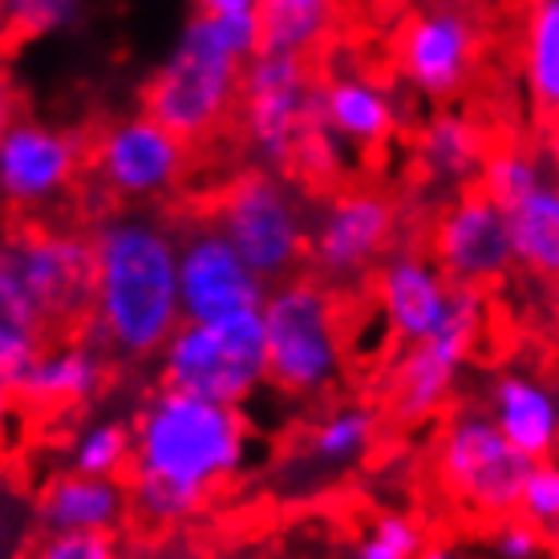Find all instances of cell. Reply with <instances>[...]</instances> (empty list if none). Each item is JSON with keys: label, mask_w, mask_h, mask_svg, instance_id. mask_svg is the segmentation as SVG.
<instances>
[{"label": "cell", "mask_w": 559, "mask_h": 559, "mask_svg": "<svg viewBox=\"0 0 559 559\" xmlns=\"http://www.w3.org/2000/svg\"><path fill=\"white\" fill-rule=\"evenodd\" d=\"M248 421L239 406H219L195 393L158 390L134 414L130 495L146 527H175L199 515L243 471Z\"/></svg>", "instance_id": "6da1fadb"}, {"label": "cell", "mask_w": 559, "mask_h": 559, "mask_svg": "<svg viewBox=\"0 0 559 559\" xmlns=\"http://www.w3.org/2000/svg\"><path fill=\"white\" fill-rule=\"evenodd\" d=\"M90 341L114 361L158 357L182 324L179 224L151 207H118L94 227Z\"/></svg>", "instance_id": "7a4b0ae2"}, {"label": "cell", "mask_w": 559, "mask_h": 559, "mask_svg": "<svg viewBox=\"0 0 559 559\" xmlns=\"http://www.w3.org/2000/svg\"><path fill=\"white\" fill-rule=\"evenodd\" d=\"M264 49L260 13H191L142 85V110L187 146H203L239 114L243 70Z\"/></svg>", "instance_id": "3957f363"}, {"label": "cell", "mask_w": 559, "mask_h": 559, "mask_svg": "<svg viewBox=\"0 0 559 559\" xmlns=\"http://www.w3.org/2000/svg\"><path fill=\"white\" fill-rule=\"evenodd\" d=\"M94 300V239L45 224L16 227L0 252V321L33 333L73 336L90 324Z\"/></svg>", "instance_id": "277c9868"}, {"label": "cell", "mask_w": 559, "mask_h": 559, "mask_svg": "<svg viewBox=\"0 0 559 559\" xmlns=\"http://www.w3.org/2000/svg\"><path fill=\"white\" fill-rule=\"evenodd\" d=\"M341 293L312 272L272 284L264 300L267 333V385L288 397L329 393L345 373L341 341Z\"/></svg>", "instance_id": "5b68a950"}, {"label": "cell", "mask_w": 559, "mask_h": 559, "mask_svg": "<svg viewBox=\"0 0 559 559\" xmlns=\"http://www.w3.org/2000/svg\"><path fill=\"white\" fill-rule=\"evenodd\" d=\"M158 385L219 406H243L267 385L264 308L224 321H182L158 353Z\"/></svg>", "instance_id": "8992f818"}, {"label": "cell", "mask_w": 559, "mask_h": 559, "mask_svg": "<svg viewBox=\"0 0 559 559\" xmlns=\"http://www.w3.org/2000/svg\"><path fill=\"white\" fill-rule=\"evenodd\" d=\"M211 219L267 284L296 276L308 264L312 211L284 170H239L211 203Z\"/></svg>", "instance_id": "52a82bcc"}, {"label": "cell", "mask_w": 559, "mask_h": 559, "mask_svg": "<svg viewBox=\"0 0 559 559\" xmlns=\"http://www.w3.org/2000/svg\"><path fill=\"white\" fill-rule=\"evenodd\" d=\"M236 118L260 167H296L305 139L321 127V85L312 82L305 57L260 49L243 70Z\"/></svg>", "instance_id": "ba28073f"}, {"label": "cell", "mask_w": 559, "mask_h": 559, "mask_svg": "<svg viewBox=\"0 0 559 559\" xmlns=\"http://www.w3.org/2000/svg\"><path fill=\"white\" fill-rule=\"evenodd\" d=\"M433 462L450 499H459L471 515L487 523L519 515V499L535 466V459L507 442V433L495 426L487 409L475 406L459 409L442 426Z\"/></svg>", "instance_id": "9c48e42d"}, {"label": "cell", "mask_w": 559, "mask_h": 559, "mask_svg": "<svg viewBox=\"0 0 559 559\" xmlns=\"http://www.w3.org/2000/svg\"><path fill=\"white\" fill-rule=\"evenodd\" d=\"M397 239V203L378 187H345L312 211L308 272L345 293L373 280Z\"/></svg>", "instance_id": "30bf717a"}, {"label": "cell", "mask_w": 559, "mask_h": 559, "mask_svg": "<svg viewBox=\"0 0 559 559\" xmlns=\"http://www.w3.org/2000/svg\"><path fill=\"white\" fill-rule=\"evenodd\" d=\"M187 167H191V146L146 110L110 122L90 151V170L98 187L122 207H146L170 199L187 179Z\"/></svg>", "instance_id": "8fae6325"}, {"label": "cell", "mask_w": 559, "mask_h": 559, "mask_svg": "<svg viewBox=\"0 0 559 559\" xmlns=\"http://www.w3.org/2000/svg\"><path fill=\"white\" fill-rule=\"evenodd\" d=\"M179 293L182 321H224L236 312H260L272 293L224 227L207 215H179Z\"/></svg>", "instance_id": "7c38bea8"}, {"label": "cell", "mask_w": 559, "mask_h": 559, "mask_svg": "<svg viewBox=\"0 0 559 559\" xmlns=\"http://www.w3.org/2000/svg\"><path fill=\"white\" fill-rule=\"evenodd\" d=\"M483 317H487L483 288H459L447 324L426 336V341H418V345H406L402 361L393 365V418L406 421V426H418V421H430L438 409L447 406L462 369L475 353L478 336H483Z\"/></svg>", "instance_id": "4fadbf2b"}, {"label": "cell", "mask_w": 559, "mask_h": 559, "mask_svg": "<svg viewBox=\"0 0 559 559\" xmlns=\"http://www.w3.org/2000/svg\"><path fill=\"white\" fill-rule=\"evenodd\" d=\"M478 49H483V28L459 0H430L406 13L393 45L402 82L426 102L459 98L475 78Z\"/></svg>", "instance_id": "5bb4252c"}, {"label": "cell", "mask_w": 559, "mask_h": 559, "mask_svg": "<svg viewBox=\"0 0 559 559\" xmlns=\"http://www.w3.org/2000/svg\"><path fill=\"white\" fill-rule=\"evenodd\" d=\"M426 252L459 288H487L515 264L507 215L483 187H466L438 211Z\"/></svg>", "instance_id": "9a60e30c"}, {"label": "cell", "mask_w": 559, "mask_h": 559, "mask_svg": "<svg viewBox=\"0 0 559 559\" xmlns=\"http://www.w3.org/2000/svg\"><path fill=\"white\" fill-rule=\"evenodd\" d=\"M82 170V146L66 130L13 118L0 134V195L9 211H41L66 195Z\"/></svg>", "instance_id": "2e32d148"}, {"label": "cell", "mask_w": 559, "mask_h": 559, "mask_svg": "<svg viewBox=\"0 0 559 559\" xmlns=\"http://www.w3.org/2000/svg\"><path fill=\"white\" fill-rule=\"evenodd\" d=\"M454 293L459 284L438 267V260L414 248H393L373 272V296H378L381 317L402 345H418L430 333H438L454 308Z\"/></svg>", "instance_id": "e0dca14e"}, {"label": "cell", "mask_w": 559, "mask_h": 559, "mask_svg": "<svg viewBox=\"0 0 559 559\" xmlns=\"http://www.w3.org/2000/svg\"><path fill=\"white\" fill-rule=\"evenodd\" d=\"M110 353L102 349L98 341H61V345H49L41 353V361L25 373V381L16 385L9 397L21 402V406L33 409H66V406H85L94 402L106 381H110Z\"/></svg>", "instance_id": "ac0fdd59"}, {"label": "cell", "mask_w": 559, "mask_h": 559, "mask_svg": "<svg viewBox=\"0 0 559 559\" xmlns=\"http://www.w3.org/2000/svg\"><path fill=\"white\" fill-rule=\"evenodd\" d=\"M487 414L527 459L544 462L559 454V393L547 381L532 373H499L487 390Z\"/></svg>", "instance_id": "d6986e66"}, {"label": "cell", "mask_w": 559, "mask_h": 559, "mask_svg": "<svg viewBox=\"0 0 559 559\" xmlns=\"http://www.w3.org/2000/svg\"><path fill=\"white\" fill-rule=\"evenodd\" d=\"M134 495L127 478H94V475H57L37 499V527L53 532H118L127 523Z\"/></svg>", "instance_id": "ffe728a7"}, {"label": "cell", "mask_w": 559, "mask_h": 559, "mask_svg": "<svg viewBox=\"0 0 559 559\" xmlns=\"http://www.w3.org/2000/svg\"><path fill=\"white\" fill-rule=\"evenodd\" d=\"M511 227L515 264L527 267L539 280L559 284V127L556 139H547V167L519 199L503 207Z\"/></svg>", "instance_id": "44dd1931"}, {"label": "cell", "mask_w": 559, "mask_h": 559, "mask_svg": "<svg viewBox=\"0 0 559 559\" xmlns=\"http://www.w3.org/2000/svg\"><path fill=\"white\" fill-rule=\"evenodd\" d=\"M487 154L483 127L462 110L430 114L414 139V163H418L421 179L430 182L433 191H450V195L478 187Z\"/></svg>", "instance_id": "7402d4cb"}, {"label": "cell", "mask_w": 559, "mask_h": 559, "mask_svg": "<svg viewBox=\"0 0 559 559\" xmlns=\"http://www.w3.org/2000/svg\"><path fill=\"white\" fill-rule=\"evenodd\" d=\"M321 127L333 146L378 151L397 130V102L373 78L345 73L321 85Z\"/></svg>", "instance_id": "603a6c76"}, {"label": "cell", "mask_w": 559, "mask_h": 559, "mask_svg": "<svg viewBox=\"0 0 559 559\" xmlns=\"http://www.w3.org/2000/svg\"><path fill=\"white\" fill-rule=\"evenodd\" d=\"M523 85L532 114L559 127V0H532L523 16Z\"/></svg>", "instance_id": "cb8c5ba5"}, {"label": "cell", "mask_w": 559, "mask_h": 559, "mask_svg": "<svg viewBox=\"0 0 559 559\" xmlns=\"http://www.w3.org/2000/svg\"><path fill=\"white\" fill-rule=\"evenodd\" d=\"M381 433V414L373 406H336L329 409L321 421H312V430L305 438V462L312 475H336V471H349L373 450Z\"/></svg>", "instance_id": "d4e9b609"}, {"label": "cell", "mask_w": 559, "mask_h": 559, "mask_svg": "<svg viewBox=\"0 0 559 559\" xmlns=\"http://www.w3.org/2000/svg\"><path fill=\"white\" fill-rule=\"evenodd\" d=\"M264 49L272 53L312 57L333 41L341 25V0H260Z\"/></svg>", "instance_id": "484cf974"}, {"label": "cell", "mask_w": 559, "mask_h": 559, "mask_svg": "<svg viewBox=\"0 0 559 559\" xmlns=\"http://www.w3.org/2000/svg\"><path fill=\"white\" fill-rule=\"evenodd\" d=\"M134 466V421L106 418L78 433L70 450V471L94 478H127Z\"/></svg>", "instance_id": "4316f807"}, {"label": "cell", "mask_w": 559, "mask_h": 559, "mask_svg": "<svg viewBox=\"0 0 559 559\" xmlns=\"http://www.w3.org/2000/svg\"><path fill=\"white\" fill-rule=\"evenodd\" d=\"M85 13V0H0V21L9 45L45 41L70 33Z\"/></svg>", "instance_id": "83f0119b"}, {"label": "cell", "mask_w": 559, "mask_h": 559, "mask_svg": "<svg viewBox=\"0 0 559 559\" xmlns=\"http://www.w3.org/2000/svg\"><path fill=\"white\" fill-rule=\"evenodd\" d=\"M426 535L409 515H378L345 559H418Z\"/></svg>", "instance_id": "f1b7e54d"}, {"label": "cell", "mask_w": 559, "mask_h": 559, "mask_svg": "<svg viewBox=\"0 0 559 559\" xmlns=\"http://www.w3.org/2000/svg\"><path fill=\"white\" fill-rule=\"evenodd\" d=\"M519 515L532 519L535 527H544L547 535H559V462L544 459L532 466L523 499H519Z\"/></svg>", "instance_id": "f546056e"}, {"label": "cell", "mask_w": 559, "mask_h": 559, "mask_svg": "<svg viewBox=\"0 0 559 559\" xmlns=\"http://www.w3.org/2000/svg\"><path fill=\"white\" fill-rule=\"evenodd\" d=\"M49 349L41 333H33L25 324L0 321V385L4 393H13L33 365L41 361V353Z\"/></svg>", "instance_id": "4dcf8cb0"}, {"label": "cell", "mask_w": 559, "mask_h": 559, "mask_svg": "<svg viewBox=\"0 0 559 559\" xmlns=\"http://www.w3.org/2000/svg\"><path fill=\"white\" fill-rule=\"evenodd\" d=\"M28 559H118V544L110 532H53Z\"/></svg>", "instance_id": "1f68e13d"}, {"label": "cell", "mask_w": 559, "mask_h": 559, "mask_svg": "<svg viewBox=\"0 0 559 559\" xmlns=\"http://www.w3.org/2000/svg\"><path fill=\"white\" fill-rule=\"evenodd\" d=\"M490 547L499 559H539L547 551V532L535 527L532 519L507 515L490 527Z\"/></svg>", "instance_id": "d6a6232c"}, {"label": "cell", "mask_w": 559, "mask_h": 559, "mask_svg": "<svg viewBox=\"0 0 559 559\" xmlns=\"http://www.w3.org/2000/svg\"><path fill=\"white\" fill-rule=\"evenodd\" d=\"M195 4V13H252L260 9V0H191Z\"/></svg>", "instance_id": "836d02e7"}, {"label": "cell", "mask_w": 559, "mask_h": 559, "mask_svg": "<svg viewBox=\"0 0 559 559\" xmlns=\"http://www.w3.org/2000/svg\"><path fill=\"white\" fill-rule=\"evenodd\" d=\"M418 559H462V556L450 544H426V547H421Z\"/></svg>", "instance_id": "e575fe53"}, {"label": "cell", "mask_w": 559, "mask_h": 559, "mask_svg": "<svg viewBox=\"0 0 559 559\" xmlns=\"http://www.w3.org/2000/svg\"><path fill=\"white\" fill-rule=\"evenodd\" d=\"M369 9H409L414 0H365Z\"/></svg>", "instance_id": "d590c367"}, {"label": "cell", "mask_w": 559, "mask_h": 559, "mask_svg": "<svg viewBox=\"0 0 559 559\" xmlns=\"http://www.w3.org/2000/svg\"><path fill=\"white\" fill-rule=\"evenodd\" d=\"M170 559H199V556H191V551H182V556H170Z\"/></svg>", "instance_id": "8d00e7d4"}, {"label": "cell", "mask_w": 559, "mask_h": 559, "mask_svg": "<svg viewBox=\"0 0 559 559\" xmlns=\"http://www.w3.org/2000/svg\"><path fill=\"white\" fill-rule=\"evenodd\" d=\"M556 539H559V535H556Z\"/></svg>", "instance_id": "74e56055"}]
</instances>
